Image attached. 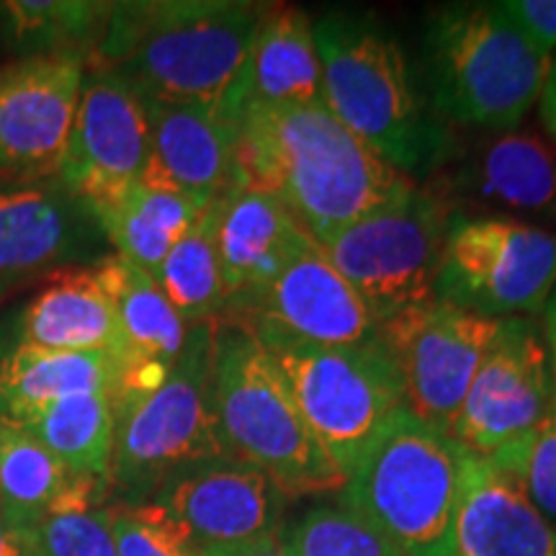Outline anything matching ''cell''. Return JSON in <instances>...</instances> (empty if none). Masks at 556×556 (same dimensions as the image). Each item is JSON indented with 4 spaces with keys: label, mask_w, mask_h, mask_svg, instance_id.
I'll list each match as a JSON object with an SVG mask.
<instances>
[{
    "label": "cell",
    "mask_w": 556,
    "mask_h": 556,
    "mask_svg": "<svg viewBox=\"0 0 556 556\" xmlns=\"http://www.w3.org/2000/svg\"><path fill=\"white\" fill-rule=\"evenodd\" d=\"M21 345L45 351H109L124 364V338L93 266L62 270L21 317Z\"/></svg>",
    "instance_id": "obj_25"
},
{
    "label": "cell",
    "mask_w": 556,
    "mask_h": 556,
    "mask_svg": "<svg viewBox=\"0 0 556 556\" xmlns=\"http://www.w3.org/2000/svg\"><path fill=\"white\" fill-rule=\"evenodd\" d=\"M323 103V65H319L315 21L302 9L270 5L242 70L219 101L222 122H235L250 109L307 106Z\"/></svg>",
    "instance_id": "obj_20"
},
{
    "label": "cell",
    "mask_w": 556,
    "mask_h": 556,
    "mask_svg": "<svg viewBox=\"0 0 556 556\" xmlns=\"http://www.w3.org/2000/svg\"><path fill=\"white\" fill-rule=\"evenodd\" d=\"M150 157L142 184L212 204L235 186V135L217 109L144 99Z\"/></svg>",
    "instance_id": "obj_19"
},
{
    "label": "cell",
    "mask_w": 556,
    "mask_h": 556,
    "mask_svg": "<svg viewBox=\"0 0 556 556\" xmlns=\"http://www.w3.org/2000/svg\"><path fill=\"white\" fill-rule=\"evenodd\" d=\"M206 206L180 193L135 184L90 212L114 253L152 276Z\"/></svg>",
    "instance_id": "obj_26"
},
{
    "label": "cell",
    "mask_w": 556,
    "mask_h": 556,
    "mask_svg": "<svg viewBox=\"0 0 556 556\" xmlns=\"http://www.w3.org/2000/svg\"><path fill=\"white\" fill-rule=\"evenodd\" d=\"M106 245L90 206L58 178L0 191V296L90 255L103 261Z\"/></svg>",
    "instance_id": "obj_18"
},
{
    "label": "cell",
    "mask_w": 556,
    "mask_h": 556,
    "mask_svg": "<svg viewBox=\"0 0 556 556\" xmlns=\"http://www.w3.org/2000/svg\"><path fill=\"white\" fill-rule=\"evenodd\" d=\"M552 62L500 3L438 5L422 31L426 101L448 127L516 129L544 96Z\"/></svg>",
    "instance_id": "obj_4"
},
{
    "label": "cell",
    "mask_w": 556,
    "mask_h": 556,
    "mask_svg": "<svg viewBox=\"0 0 556 556\" xmlns=\"http://www.w3.org/2000/svg\"><path fill=\"white\" fill-rule=\"evenodd\" d=\"M148 503L206 552L278 536L289 497L261 469L235 456H217L165 479Z\"/></svg>",
    "instance_id": "obj_15"
},
{
    "label": "cell",
    "mask_w": 556,
    "mask_h": 556,
    "mask_svg": "<svg viewBox=\"0 0 556 556\" xmlns=\"http://www.w3.org/2000/svg\"><path fill=\"white\" fill-rule=\"evenodd\" d=\"M219 206L214 199L193 227L165 255L152 274L155 283L168 296L180 317L189 325L219 323L225 315V281L219 266Z\"/></svg>",
    "instance_id": "obj_28"
},
{
    "label": "cell",
    "mask_w": 556,
    "mask_h": 556,
    "mask_svg": "<svg viewBox=\"0 0 556 556\" xmlns=\"http://www.w3.org/2000/svg\"><path fill=\"white\" fill-rule=\"evenodd\" d=\"M214 332L217 323L193 325L163 384L116 402L109 490L119 505L148 503L180 469L227 456L212 405Z\"/></svg>",
    "instance_id": "obj_7"
},
{
    "label": "cell",
    "mask_w": 556,
    "mask_h": 556,
    "mask_svg": "<svg viewBox=\"0 0 556 556\" xmlns=\"http://www.w3.org/2000/svg\"><path fill=\"white\" fill-rule=\"evenodd\" d=\"M278 541L289 556H400L381 533L340 500L315 505L287 520Z\"/></svg>",
    "instance_id": "obj_32"
},
{
    "label": "cell",
    "mask_w": 556,
    "mask_h": 556,
    "mask_svg": "<svg viewBox=\"0 0 556 556\" xmlns=\"http://www.w3.org/2000/svg\"><path fill=\"white\" fill-rule=\"evenodd\" d=\"M556 289V235L497 214L454 212L435 299L490 319L544 315Z\"/></svg>",
    "instance_id": "obj_10"
},
{
    "label": "cell",
    "mask_w": 556,
    "mask_h": 556,
    "mask_svg": "<svg viewBox=\"0 0 556 556\" xmlns=\"http://www.w3.org/2000/svg\"><path fill=\"white\" fill-rule=\"evenodd\" d=\"M219 323L253 332L263 345H361L381 325L315 240H307L278 276Z\"/></svg>",
    "instance_id": "obj_12"
},
{
    "label": "cell",
    "mask_w": 556,
    "mask_h": 556,
    "mask_svg": "<svg viewBox=\"0 0 556 556\" xmlns=\"http://www.w3.org/2000/svg\"><path fill=\"white\" fill-rule=\"evenodd\" d=\"M78 482L37 438L0 420V516L9 523L34 533Z\"/></svg>",
    "instance_id": "obj_29"
},
{
    "label": "cell",
    "mask_w": 556,
    "mask_h": 556,
    "mask_svg": "<svg viewBox=\"0 0 556 556\" xmlns=\"http://www.w3.org/2000/svg\"><path fill=\"white\" fill-rule=\"evenodd\" d=\"M323 103L336 119L409 178H433L458 139L417 93L397 37L368 13L315 21Z\"/></svg>",
    "instance_id": "obj_3"
},
{
    "label": "cell",
    "mask_w": 556,
    "mask_h": 556,
    "mask_svg": "<svg viewBox=\"0 0 556 556\" xmlns=\"http://www.w3.org/2000/svg\"><path fill=\"white\" fill-rule=\"evenodd\" d=\"M544 340H546V348H548V361H552V374H554V381H556V289L554 294L548 296L546 307H544Z\"/></svg>",
    "instance_id": "obj_39"
},
{
    "label": "cell",
    "mask_w": 556,
    "mask_h": 556,
    "mask_svg": "<svg viewBox=\"0 0 556 556\" xmlns=\"http://www.w3.org/2000/svg\"><path fill=\"white\" fill-rule=\"evenodd\" d=\"M451 556H556V526L516 479L464 451Z\"/></svg>",
    "instance_id": "obj_22"
},
{
    "label": "cell",
    "mask_w": 556,
    "mask_h": 556,
    "mask_svg": "<svg viewBox=\"0 0 556 556\" xmlns=\"http://www.w3.org/2000/svg\"><path fill=\"white\" fill-rule=\"evenodd\" d=\"M426 189L456 212L471 204L479 214H497L556 235V150L531 131H495L454 157Z\"/></svg>",
    "instance_id": "obj_16"
},
{
    "label": "cell",
    "mask_w": 556,
    "mask_h": 556,
    "mask_svg": "<svg viewBox=\"0 0 556 556\" xmlns=\"http://www.w3.org/2000/svg\"><path fill=\"white\" fill-rule=\"evenodd\" d=\"M119 556H201V548L152 503L111 505Z\"/></svg>",
    "instance_id": "obj_34"
},
{
    "label": "cell",
    "mask_w": 556,
    "mask_h": 556,
    "mask_svg": "<svg viewBox=\"0 0 556 556\" xmlns=\"http://www.w3.org/2000/svg\"><path fill=\"white\" fill-rule=\"evenodd\" d=\"M312 240L274 197L229 189L219 206V266L225 281V315H232L278 276L291 255Z\"/></svg>",
    "instance_id": "obj_23"
},
{
    "label": "cell",
    "mask_w": 556,
    "mask_h": 556,
    "mask_svg": "<svg viewBox=\"0 0 556 556\" xmlns=\"http://www.w3.org/2000/svg\"><path fill=\"white\" fill-rule=\"evenodd\" d=\"M13 426L37 438L70 475L109 490L116 438L111 394H73L18 417Z\"/></svg>",
    "instance_id": "obj_27"
},
{
    "label": "cell",
    "mask_w": 556,
    "mask_h": 556,
    "mask_svg": "<svg viewBox=\"0 0 556 556\" xmlns=\"http://www.w3.org/2000/svg\"><path fill=\"white\" fill-rule=\"evenodd\" d=\"M554 394L556 381L544 332L528 317L503 319L451 438L469 454L490 458L536 428Z\"/></svg>",
    "instance_id": "obj_13"
},
{
    "label": "cell",
    "mask_w": 556,
    "mask_h": 556,
    "mask_svg": "<svg viewBox=\"0 0 556 556\" xmlns=\"http://www.w3.org/2000/svg\"><path fill=\"white\" fill-rule=\"evenodd\" d=\"M539 106H541V119H544V127L548 129V135H552L554 144H556V54H554L552 73H548L544 96H541Z\"/></svg>",
    "instance_id": "obj_38"
},
{
    "label": "cell",
    "mask_w": 556,
    "mask_h": 556,
    "mask_svg": "<svg viewBox=\"0 0 556 556\" xmlns=\"http://www.w3.org/2000/svg\"><path fill=\"white\" fill-rule=\"evenodd\" d=\"M490 462L516 479L533 507L556 526V394L539 426L492 454Z\"/></svg>",
    "instance_id": "obj_33"
},
{
    "label": "cell",
    "mask_w": 556,
    "mask_h": 556,
    "mask_svg": "<svg viewBox=\"0 0 556 556\" xmlns=\"http://www.w3.org/2000/svg\"><path fill=\"white\" fill-rule=\"evenodd\" d=\"M96 281L106 291L124 338V374L114 405L139 397L170 374L193 325L178 315L148 270L109 253L93 266Z\"/></svg>",
    "instance_id": "obj_21"
},
{
    "label": "cell",
    "mask_w": 556,
    "mask_h": 556,
    "mask_svg": "<svg viewBox=\"0 0 556 556\" xmlns=\"http://www.w3.org/2000/svg\"><path fill=\"white\" fill-rule=\"evenodd\" d=\"M124 364L109 351H45L16 345L0 358V420L13 422L73 394L116 400Z\"/></svg>",
    "instance_id": "obj_24"
},
{
    "label": "cell",
    "mask_w": 556,
    "mask_h": 556,
    "mask_svg": "<svg viewBox=\"0 0 556 556\" xmlns=\"http://www.w3.org/2000/svg\"><path fill=\"white\" fill-rule=\"evenodd\" d=\"M212 405L225 454L261 469L289 500L343 490L345 475L315 441L268 348L238 325L217 323L214 332Z\"/></svg>",
    "instance_id": "obj_5"
},
{
    "label": "cell",
    "mask_w": 556,
    "mask_h": 556,
    "mask_svg": "<svg viewBox=\"0 0 556 556\" xmlns=\"http://www.w3.org/2000/svg\"><path fill=\"white\" fill-rule=\"evenodd\" d=\"M106 486L80 479L34 528L37 556H119Z\"/></svg>",
    "instance_id": "obj_31"
},
{
    "label": "cell",
    "mask_w": 556,
    "mask_h": 556,
    "mask_svg": "<svg viewBox=\"0 0 556 556\" xmlns=\"http://www.w3.org/2000/svg\"><path fill=\"white\" fill-rule=\"evenodd\" d=\"M11 45L37 54H78L88 58L106 29L111 3L93 0H9L0 3Z\"/></svg>",
    "instance_id": "obj_30"
},
{
    "label": "cell",
    "mask_w": 556,
    "mask_h": 556,
    "mask_svg": "<svg viewBox=\"0 0 556 556\" xmlns=\"http://www.w3.org/2000/svg\"><path fill=\"white\" fill-rule=\"evenodd\" d=\"M299 413L348 477L381 426L405 405L397 366L381 340L361 345H270Z\"/></svg>",
    "instance_id": "obj_9"
},
{
    "label": "cell",
    "mask_w": 556,
    "mask_h": 556,
    "mask_svg": "<svg viewBox=\"0 0 556 556\" xmlns=\"http://www.w3.org/2000/svg\"><path fill=\"white\" fill-rule=\"evenodd\" d=\"M507 18L541 52L556 54V0H505Z\"/></svg>",
    "instance_id": "obj_35"
},
{
    "label": "cell",
    "mask_w": 556,
    "mask_h": 556,
    "mask_svg": "<svg viewBox=\"0 0 556 556\" xmlns=\"http://www.w3.org/2000/svg\"><path fill=\"white\" fill-rule=\"evenodd\" d=\"M150 157L148 111L119 75L88 62L58 178L90 208L142 184Z\"/></svg>",
    "instance_id": "obj_14"
},
{
    "label": "cell",
    "mask_w": 556,
    "mask_h": 556,
    "mask_svg": "<svg viewBox=\"0 0 556 556\" xmlns=\"http://www.w3.org/2000/svg\"><path fill=\"white\" fill-rule=\"evenodd\" d=\"M232 135L235 186L274 197L315 242L417 186L325 103L250 109Z\"/></svg>",
    "instance_id": "obj_1"
},
{
    "label": "cell",
    "mask_w": 556,
    "mask_h": 556,
    "mask_svg": "<svg viewBox=\"0 0 556 556\" xmlns=\"http://www.w3.org/2000/svg\"><path fill=\"white\" fill-rule=\"evenodd\" d=\"M0 556H37L34 533L16 528L0 516Z\"/></svg>",
    "instance_id": "obj_36"
},
{
    "label": "cell",
    "mask_w": 556,
    "mask_h": 556,
    "mask_svg": "<svg viewBox=\"0 0 556 556\" xmlns=\"http://www.w3.org/2000/svg\"><path fill=\"white\" fill-rule=\"evenodd\" d=\"M268 9L250 0L111 3L88 62L119 75L144 99L217 109Z\"/></svg>",
    "instance_id": "obj_2"
},
{
    "label": "cell",
    "mask_w": 556,
    "mask_h": 556,
    "mask_svg": "<svg viewBox=\"0 0 556 556\" xmlns=\"http://www.w3.org/2000/svg\"><path fill=\"white\" fill-rule=\"evenodd\" d=\"M201 556H289V554L283 552L278 536H274V539L253 541V544H245V546L206 548V552H201Z\"/></svg>",
    "instance_id": "obj_37"
},
{
    "label": "cell",
    "mask_w": 556,
    "mask_h": 556,
    "mask_svg": "<svg viewBox=\"0 0 556 556\" xmlns=\"http://www.w3.org/2000/svg\"><path fill=\"white\" fill-rule=\"evenodd\" d=\"M456 208L426 186L366 214L317 245L379 325L435 299V278Z\"/></svg>",
    "instance_id": "obj_8"
},
{
    "label": "cell",
    "mask_w": 556,
    "mask_h": 556,
    "mask_svg": "<svg viewBox=\"0 0 556 556\" xmlns=\"http://www.w3.org/2000/svg\"><path fill=\"white\" fill-rule=\"evenodd\" d=\"M464 448L402 405L345 477L340 503L400 556H451Z\"/></svg>",
    "instance_id": "obj_6"
},
{
    "label": "cell",
    "mask_w": 556,
    "mask_h": 556,
    "mask_svg": "<svg viewBox=\"0 0 556 556\" xmlns=\"http://www.w3.org/2000/svg\"><path fill=\"white\" fill-rule=\"evenodd\" d=\"M86 67L88 58L78 54H37L0 67V176H58Z\"/></svg>",
    "instance_id": "obj_17"
},
{
    "label": "cell",
    "mask_w": 556,
    "mask_h": 556,
    "mask_svg": "<svg viewBox=\"0 0 556 556\" xmlns=\"http://www.w3.org/2000/svg\"><path fill=\"white\" fill-rule=\"evenodd\" d=\"M500 328L503 319L475 315L438 299L381 325L379 340L397 366L405 407L417 420L446 435L454 433L471 381Z\"/></svg>",
    "instance_id": "obj_11"
}]
</instances>
